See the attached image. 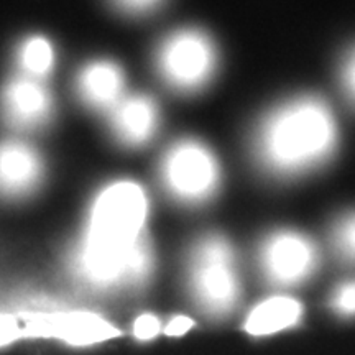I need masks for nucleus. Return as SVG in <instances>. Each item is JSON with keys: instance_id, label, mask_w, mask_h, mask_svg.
<instances>
[{"instance_id": "obj_14", "label": "nucleus", "mask_w": 355, "mask_h": 355, "mask_svg": "<svg viewBox=\"0 0 355 355\" xmlns=\"http://www.w3.org/2000/svg\"><path fill=\"white\" fill-rule=\"evenodd\" d=\"M332 247L344 263L355 265V211L345 212L332 227Z\"/></svg>"}, {"instance_id": "obj_2", "label": "nucleus", "mask_w": 355, "mask_h": 355, "mask_svg": "<svg viewBox=\"0 0 355 355\" xmlns=\"http://www.w3.org/2000/svg\"><path fill=\"white\" fill-rule=\"evenodd\" d=\"M339 130L321 97L303 96L273 109L255 132V157L275 176L318 170L336 153Z\"/></svg>"}, {"instance_id": "obj_13", "label": "nucleus", "mask_w": 355, "mask_h": 355, "mask_svg": "<svg viewBox=\"0 0 355 355\" xmlns=\"http://www.w3.org/2000/svg\"><path fill=\"white\" fill-rule=\"evenodd\" d=\"M20 66L32 78H43L53 69L55 51L51 43L43 37H32L21 44L19 53Z\"/></svg>"}, {"instance_id": "obj_5", "label": "nucleus", "mask_w": 355, "mask_h": 355, "mask_svg": "<svg viewBox=\"0 0 355 355\" xmlns=\"http://www.w3.org/2000/svg\"><path fill=\"white\" fill-rule=\"evenodd\" d=\"M157 68L163 81L175 91L184 94L198 92L214 78L216 46L201 30H178L159 44Z\"/></svg>"}, {"instance_id": "obj_4", "label": "nucleus", "mask_w": 355, "mask_h": 355, "mask_svg": "<svg viewBox=\"0 0 355 355\" xmlns=\"http://www.w3.org/2000/svg\"><path fill=\"white\" fill-rule=\"evenodd\" d=\"M163 186L176 201L204 204L220 188L219 162L202 141L183 139L173 144L159 163Z\"/></svg>"}, {"instance_id": "obj_7", "label": "nucleus", "mask_w": 355, "mask_h": 355, "mask_svg": "<svg viewBox=\"0 0 355 355\" xmlns=\"http://www.w3.org/2000/svg\"><path fill=\"white\" fill-rule=\"evenodd\" d=\"M24 336L51 337L69 345H92L114 339L119 331L105 319L84 311L28 313L20 318Z\"/></svg>"}, {"instance_id": "obj_3", "label": "nucleus", "mask_w": 355, "mask_h": 355, "mask_svg": "<svg viewBox=\"0 0 355 355\" xmlns=\"http://www.w3.org/2000/svg\"><path fill=\"white\" fill-rule=\"evenodd\" d=\"M189 290L204 313L212 318L227 316L241 296L237 257L227 239L206 234L189 254Z\"/></svg>"}, {"instance_id": "obj_6", "label": "nucleus", "mask_w": 355, "mask_h": 355, "mask_svg": "<svg viewBox=\"0 0 355 355\" xmlns=\"http://www.w3.org/2000/svg\"><path fill=\"white\" fill-rule=\"evenodd\" d=\"M259 263L273 285H300L318 270L319 250L308 235L298 230H277L261 242Z\"/></svg>"}, {"instance_id": "obj_18", "label": "nucleus", "mask_w": 355, "mask_h": 355, "mask_svg": "<svg viewBox=\"0 0 355 355\" xmlns=\"http://www.w3.org/2000/svg\"><path fill=\"white\" fill-rule=\"evenodd\" d=\"M340 81H343L345 94L355 105V48H352L345 56L343 69H340Z\"/></svg>"}, {"instance_id": "obj_11", "label": "nucleus", "mask_w": 355, "mask_h": 355, "mask_svg": "<svg viewBox=\"0 0 355 355\" xmlns=\"http://www.w3.org/2000/svg\"><path fill=\"white\" fill-rule=\"evenodd\" d=\"M78 94L87 107L112 110L123 99L125 76L114 61L99 60L84 66L78 76Z\"/></svg>"}, {"instance_id": "obj_17", "label": "nucleus", "mask_w": 355, "mask_h": 355, "mask_svg": "<svg viewBox=\"0 0 355 355\" xmlns=\"http://www.w3.org/2000/svg\"><path fill=\"white\" fill-rule=\"evenodd\" d=\"M162 331V324L153 314H141L133 322V336L139 340H152Z\"/></svg>"}, {"instance_id": "obj_1", "label": "nucleus", "mask_w": 355, "mask_h": 355, "mask_svg": "<svg viewBox=\"0 0 355 355\" xmlns=\"http://www.w3.org/2000/svg\"><path fill=\"white\" fill-rule=\"evenodd\" d=\"M148 198L135 181H115L97 194L81 242L71 259L73 275L92 290L144 286L155 268L146 234Z\"/></svg>"}, {"instance_id": "obj_16", "label": "nucleus", "mask_w": 355, "mask_h": 355, "mask_svg": "<svg viewBox=\"0 0 355 355\" xmlns=\"http://www.w3.org/2000/svg\"><path fill=\"white\" fill-rule=\"evenodd\" d=\"M21 336H24V331H21L20 318L0 314V347L15 343Z\"/></svg>"}, {"instance_id": "obj_9", "label": "nucleus", "mask_w": 355, "mask_h": 355, "mask_svg": "<svg viewBox=\"0 0 355 355\" xmlns=\"http://www.w3.org/2000/svg\"><path fill=\"white\" fill-rule=\"evenodd\" d=\"M43 180L40 155L20 141L0 144V196L19 199L32 194Z\"/></svg>"}, {"instance_id": "obj_19", "label": "nucleus", "mask_w": 355, "mask_h": 355, "mask_svg": "<svg viewBox=\"0 0 355 355\" xmlns=\"http://www.w3.org/2000/svg\"><path fill=\"white\" fill-rule=\"evenodd\" d=\"M191 327H193V321L186 316H176L173 318L170 322L166 324L165 327V334L170 337H178V336H183L188 332Z\"/></svg>"}, {"instance_id": "obj_10", "label": "nucleus", "mask_w": 355, "mask_h": 355, "mask_svg": "<svg viewBox=\"0 0 355 355\" xmlns=\"http://www.w3.org/2000/svg\"><path fill=\"white\" fill-rule=\"evenodd\" d=\"M159 112L152 97L135 94L123 97L110 110V128L122 145L137 148L153 139L158 130Z\"/></svg>"}, {"instance_id": "obj_20", "label": "nucleus", "mask_w": 355, "mask_h": 355, "mask_svg": "<svg viewBox=\"0 0 355 355\" xmlns=\"http://www.w3.org/2000/svg\"><path fill=\"white\" fill-rule=\"evenodd\" d=\"M159 6L157 2H121L119 7L123 12L130 13H148Z\"/></svg>"}, {"instance_id": "obj_15", "label": "nucleus", "mask_w": 355, "mask_h": 355, "mask_svg": "<svg viewBox=\"0 0 355 355\" xmlns=\"http://www.w3.org/2000/svg\"><path fill=\"white\" fill-rule=\"evenodd\" d=\"M332 308L343 316H355V279L337 288L332 295Z\"/></svg>"}, {"instance_id": "obj_12", "label": "nucleus", "mask_w": 355, "mask_h": 355, "mask_svg": "<svg viewBox=\"0 0 355 355\" xmlns=\"http://www.w3.org/2000/svg\"><path fill=\"white\" fill-rule=\"evenodd\" d=\"M303 316V306L288 296H275L255 306L245 321V331L252 336H270L296 326Z\"/></svg>"}, {"instance_id": "obj_8", "label": "nucleus", "mask_w": 355, "mask_h": 355, "mask_svg": "<svg viewBox=\"0 0 355 355\" xmlns=\"http://www.w3.org/2000/svg\"><path fill=\"white\" fill-rule=\"evenodd\" d=\"M0 110L12 127L37 128L51 119L53 99L35 79H15L3 89Z\"/></svg>"}]
</instances>
